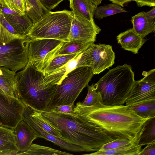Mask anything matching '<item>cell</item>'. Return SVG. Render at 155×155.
Segmentation results:
<instances>
[{
    "label": "cell",
    "mask_w": 155,
    "mask_h": 155,
    "mask_svg": "<svg viewBox=\"0 0 155 155\" xmlns=\"http://www.w3.org/2000/svg\"><path fill=\"white\" fill-rule=\"evenodd\" d=\"M94 42L90 43L82 51L65 64L44 77L47 84L59 85L66 75L71 71L82 66L90 67Z\"/></svg>",
    "instance_id": "obj_8"
},
{
    "label": "cell",
    "mask_w": 155,
    "mask_h": 155,
    "mask_svg": "<svg viewBox=\"0 0 155 155\" xmlns=\"http://www.w3.org/2000/svg\"><path fill=\"white\" fill-rule=\"evenodd\" d=\"M24 0H0V5L15 11L21 15L25 13Z\"/></svg>",
    "instance_id": "obj_32"
},
{
    "label": "cell",
    "mask_w": 155,
    "mask_h": 155,
    "mask_svg": "<svg viewBox=\"0 0 155 155\" xmlns=\"http://www.w3.org/2000/svg\"><path fill=\"white\" fill-rule=\"evenodd\" d=\"M40 112L46 121L59 133L61 138L81 147L85 152L98 151L104 144L115 140L81 114L51 110Z\"/></svg>",
    "instance_id": "obj_2"
},
{
    "label": "cell",
    "mask_w": 155,
    "mask_h": 155,
    "mask_svg": "<svg viewBox=\"0 0 155 155\" xmlns=\"http://www.w3.org/2000/svg\"><path fill=\"white\" fill-rule=\"evenodd\" d=\"M135 81L130 66L125 64L110 70L94 85L102 104L118 106L125 103Z\"/></svg>",
    "instance_id": "obj_4"
},
{
    "label": "cell",
    "mask_w": 155,
    "mask_h": 155,
    "mask_svg": "<svg viewBox=\"0 0 155 155\" xmlns=\"http://www.w3.org/2000/svg\"><path fill=\"white\" fill-rule=\"evenodd\" d=\"M16 74L17 92L22 102L37 111L46 110L58 85L46 84L42 73L30 60L25 67Z\"/></svg>",
    "instance_id": "obj_3"
},
{
    "label": "cell",
    "mask_w": 155,
    "mask_h": 155,
    "mask_svg": "<svg viewBox=\"0 0 155 155\" xmlns=\"http://www.w3.org/2000/svg\"><path fill=\"white\" fill-rule=\"evenodd\" d=\"M42 5L48 11L53 9L64 0H39Z\"/></svg>",
    "instance_id": "obj_34"
},
{
    "label": "cell",
    "mask_w": 155,
    "mask_h": 155,
    "mask_svg": "<svg viewBox=\"0 0 155 155\" xmlns=\"http://www.w3.org/2000/svg\"><path fill=\"white\" fill-rule=\"evenodd\" d=\"M135 1V0H134Z\"/></svg>",
    "instance_id": "obj_44"
},
{
    "label": "cell",
    "mask_w": 155,
    "mask_h": 155,
    "mask_svg": "<svg viewBox=\"0 0 155 155\" xmlns=\"http://www.w3.org/2000/svg\"><path fill=\"white\" fill-rule=\"evenodd\" d=\"M96 6H97L101 3L102 0H90Z\"/></svg>",
    "instance_id": "obj_41"
},
{
    "label": "cell",
    "mask_w": 155,
    "mask_h": 155,
    "mask_svg": "<svg viewBox=\"0 0 155 155\" xmlns=\"http://www.w3.org/2000/svg\"><path fill=\"white\" fill-rule=\"evenodd\" d=\"M78 53L46 56L41 61L34 64L36 68L45 77L65 64L74 58Z\"/></svg>",
    "instance_id": "obj_16"
},
{
    "label": "cell",
    "mask_w": 155,
    "mask_h": 155,
    "mask_svg": "<svg viewBox=\"0 0 155 155\" xmlns=\"http://www.w3.org/2000/svg\"><path fill=\"white\" fill-rule=\"evenodd\" d=\"M28 109L31 119L36 124L48 133L61 138L59 133L43 118L40 112L33 109L29 107Z\"/></svg>",
    "instance_id": "obj_30"
},
{
    "label": "cell",
    "mask_w": 155,
    "mask_h": 155,
    "mask_svg": "<svg viewBox=\"0 0 155 155\" xmlns=\"http://www.w3.org/2000/svg\"><path fill=\"white\" fill-rule=\"evenodd\" d=\"M132 141L127 139L115 140L104 144L98 151H105L114 149L126 145Z\"/></svg>",
    "instance_id": "obj_33"
},
{
    "label": "cell",
    "mask_w": 155,
    "mask_h": 155,
    "mask_svg": "<svg viewBox=\"0 0 155 155\" xmlns=\"http://www.w3.org/2000/svg\"><path fill=\"white\" fill-rule=\"evenodd\" d=\"M4 14L6 20L19 35L23 36H27L31 29L34 23L26 13L22 15L19 13Z\"/></svg>",
    "instance_id": "obj_20"
},
{
    "label": "cell",
    "mask_w": 155,
    "mask_h": 155,
    "mask_svg": "<svg viewBox=\"0 0 155 155\" xmlns=\"http://www.w3.org/2000/svg\"><path fill=\"white\" fill-rule=\"evenodd\" d=\"M115 53L111 46L94 44L90 67L94 74H98L114 63Z\"/></svg>",
    "instance_id": "obj_12"
},
{
    "label": "cell",
    "mask_w": 155,
    "mask_h": 155,
    "mask_svg": "<svg viewBox=\"0 0 155 155\" xmlns=\"http://www.w3.org/2000/svg\"><path fill=\"white\" fill-rule=\"evenodd\" d=\"M139 155H155V142L146 145Z\"/></svg>",
    "instance_id": "obj_36"
},
{
    "label": "cell",
    "mask_w": 155,
    "mask_h": 155,
    "mask_svg": "<svg viewBox=\"0 0 155 155\" xmlns=\"http://www.w3.org/2000/svg\"><path fill=\"white\" fill-rule=\"evenodd\" d=\"M144 14L146 17L150 21H155V8L154 6L150 11L144 12Z\"/></svg>",
    "instance_id": "obj_38"
},
{
    "label": "cell",
    "mask_w": 155,
    "mask_h": 155,
    "mask_svg": "<svg viewBox=\"0 0 155 155\" xmlns=\"http://www.w3.org/2000/svg\"><path fill=\"white\" fill-rule=\"evenodd\" d=\"M138 141L131 142L119 147L105 151L94 152L85 154L89 155H139L142 150V146L138 144Z\"/></svg>",
    "instance_id": "obj_23"
},
{
    "label": "cell",
    "mask_w": 155,
    "mask_h": 155,
    "mask_svg": "<svg viewBox=\"0 0 155 155\" xmlns=\"http://www.w3.org/2000/svg\"><path fill=\"white\" fill-rule=\"evenodd\" d=\"M137 5L140 7L144 6H154L155 0H135Z\"/></svg>",
    "instance_id": "obj_37"
},
{
    "label": "cell",
    "mask_w": 155,
    "mask_h": 155,
    "mask_svg": "<svg viewBox=\"0 0 155 155\" xmlns=\"http://www.w3.org/2000/svg\"><path fill=\"white\" fill-rule=\"evenodd\" d=\"M112 2L113 3L117 4L122 7L124 6V5L126 3L135 0H109Z\"/></svg>",
    "instance_id": "obj_39"
},
{
    "label": "cell",
    "mask_w": 155,
    "mask_h": 155,
    "mask_svg": "<svg viewBox=\"0 0 155 155\" xmlns=\"http://www.w3.org/2000/svg\"><path fill=\"white\" fill-rule=\"evenodd\" d=\"M101 31L94 19L90 21L73 15L68 41L85 44L94 42Z\"/></svg>",
    "instance_id": "obj_11"
},
{
    "label": "cell",
    "mask_w": 155,
    "mask_h": 155,
    "mask_svg": "<svg viewBox=\"0 0 155 155\" xmlns=\"http://www.w3.org/2000/svg\"><path fill=\"white\" fill-rule=\"evenodd\" d=\"M15 137L13 129L0 126V155H17Z\"/></svg>",
    "instance_id": "obj_19"
},
{
    "label": "cell",
    "mask_w": 155,
    "mask_h": 155,
    "mask_svg": "<svg viewBox=\"0 0 155 155\" xmlns=\"http://www.w3.org/2000/svg\"><path fill=\"white\" fill-rule=\"evenodd\" d=\"M153 100H155V69L148 71L142 79L135 81L125 103L129 106Z\"/></svg>",
    "instance_id": "obj_10"
},
{
    "label": "cell",
    "mask_w": 155,
    "mask_h": 155,
    "mask_svg": "<svg viewBox=\"0 0 155 155\" xmlns=\"http://www.w3.org/2000/svg\"><path fill=\"white\" fill-rule=\"evenodd\" d=\"M127 12L119 5L113 3L102 6H96L94 15L96 18L100 20L104 18L115 14Z\"/></svg>",
    "instance_id": "obj_28"
},
{
    "label": "cell",
    "mask_w": 155,
    "mask_h": 155,
    "mask_svg": "<svg viewBox=\"0 0 155 155\" xmlns=\"http://www.w3.org/2000/svg\"><path fill=\"white\" fill-rule=\"evenodd\" d=\"M155 142V117L145 122L140 136L138 144L142 146Z\"/></svg>",
    "instance_id": "obj_27"
},
{
    "label": "cell",
    "mask_w": 155,
    "mask_h": 155,
    "mask_svg": "<svg viewBox=\"0 0 155 155\" xmlns=\"http://www.w3.org/2000/svg\"><path fill=\"white\" fill-rule=\"evenodd\" d=\"M0 68L2 71L0 75V89L8 97L19 98L16 73L5 67H0Z\"/></svg>",
    "instance_id": "obj_18"
},
{
    "label": "cell",
    "mask_w": 155,
    "mask_h": 155,
    "mask_svg": "<svg viewBox=\"0 0 155 155\" xmlns=\"http://www.w3.org/2000/svg\"><path fill=\"white\" fill-rule=\"evenodd\" d=\"M129 107L142 118L149 119L155 117V100L143 101Z\"/></svg>",
    "instance_id": "obj_26"
},
{
    "label": "cell",
    "mask_w": 155,
    "mask_h": 155,
    "mask_svg": "<svg viewBox=\"0 0 155 155\" xmlns=\"http://www.w3.org/2000/svg\"><path fill=\"white\" fill-rule=\"evenodd\" d=\"M89 43L73 41H64L49 52L46 56L78 53L83 51Z\"/></svg>",
    "instance_id": "obj_24"
},
{
    "label": "cell",
    "mask_w": 155,
    "mask_h": 155,
    "mask_svg": "<svg viewBox=\"0 0 155 155\" xmlns=\"http://www.w3.org/2000/svg\"><path fill=\"white\" fill-rule=\"evenodd\" d=\"M94 75L88 66L79 67L69 72L58 85L46 110L62 105L74 106L75 101Z\"/></svg>",
    "instance_id": "obj_6"
},
{
    "label": "cell",
    "mask_w": 155,
    "mask_h": 155,
    "mask_svg": "<svg viewBox=\"0 0 155 155\" xmlns=\"http://www.w3.org/2000/svg\"><path fill=\"white\" fill-rule=\"evenodd\" d=\"M87 94L84 101L80 104L84 106H90L99 102H101V98L100 93L96 90L94 84L87 85Z\"/></svg>",
    "instance_id": "obj_31"
},
{
    "label": "cell",
    "mask_w": 155,
    "mask_h": 155,
    "mask_svg": "<svg viewBox=\"0 0 155 155\" xmlns=\"http://www.w3.org/2000/svg\"><path fill=\"white\" fill-rule=\"evenodd\" d=\"M72 11H49L34 23L26 36L31 39H52L68 41L73 17Z\"/></svg>",
    "instance_id": "obj_5"
},
{
    "label": "cell",
    "mask_w": 155,
    "mask_h": 155,
    "mask_svg": "<svg viewBox=\"0 0 155 155\" xmlns=\"http://www.w3.org/2000/svg\"><path fill=\"white\" fill-rule=\"evenodd\" d=\"M74 15L91 21L93 20L96 6L90 0H69Z\"/></svg>",
    "instance_id": "obj_22"
},
{
    "label": "cell",
    "mask_w": 155,
    "mask_h": 155,
    "mask_svg": "<svg viewBox=\"0 0 155 155\" xmlns=\"http://www.w3.org/2000/svg\"><path fill=\"white\" fill-rule=\"evenodd\" d=\"M29 40L26 36L0 45V67L16 73L24 68L29 61Z\"/></svg>",
    "instance_id": "obj_7"
},
{
    "label": "cell",
    "mask_w": 155,
    "mask_h": 155,
    "mask_svg": "<svg viewBox=\"0 0 155 155\" xmlns=\"http://www.w3.org/2000/svg\"><path fill=\"white\" fill-rule=\"evenodd\" d=\"M64 41L52 39L29 38V60L34 64L40 62L49 52Z\"/></svg>",
    "instance_id": "obj_14"
},
{
    "label": "cell",
    "mask_w": 155,
    "mask_h": 155,
    "mask_svg": "<svg viewBox=\"0 0 155 155\" xmlns=\"http://www.w3.org/2000/svg\"><path fill=\"white\" fill-rule=\"evenodd\" d=\"M15 141L19 154L27 151L33 141L38 137L29 125L24 120L21 121L14 129Z\"/></svg>",
    "instance_id": "obj_15"
},
{
    "label": "cell",
    "mask_w": 155,
    "mask_h": 155,
    "mask_svg": "<svg viewBox=\"0 0 155 155\" xmlns=\"http://www.w3.org/2000/svg\"><path fill=\"white\" fill-rule=\"evenodd\" d=\"M0 7L2 9V11L3 12V13L4 14H17V13H18L15 11L12 10L7 8L4 7L0 5Z\"/></svg>",
    "instance_id": "obj_40"
},
{
    "label": "cell",
    "mask_w": 155,
    "mask_h": 155,
    "mask_svg": "<svg viewBox=\"0 0 155 155\" xmlns=\"http://www.w3.org/2000/svg\"><path fill=\"white\" fill-rule=\"evenodd\" d=\"M25 106L19 98L0 93V126L14 130L22 120Z\"/></svg>",
    "instance_id": "obj_9"
},
{
    "label": "cell",
    "mask_w": 155,
    "mask_h": 155,
    "mask_svg": "<svg viewBox=\"0 0 155 155\" xmlns=\"http://www.w3.org/2000/svg\"><path fill=\"white\" fill-rule=\"evenodd\" d=\"M144 38L130 28L120 33L117 36V40L122 48L137 54L147 40Z\"/></svg>",
    "instance_id": "obj_17"
},
{
    "label": "cell",
    "mask_w": 155,
    "mask_h": 155,
    "mask_svg": "<svg viewBox=\"0 0 155 155\" xmlns=\"http://www.w3.org/2000/svg\"><path fill=\"white\" fill-rule=\"evenodd\" d=\"M25 13L34 23L42 19L49 11L41 3L39 0H24Z\"/></svg>",
    "instance_id": "obj_25"
},
{
    "label": "cell",
    "mask_w": 155,
    "mask_h": 155,
    "mask_svg": "<svg viewBox=\"0 0 155 155\" xmlns=\"http://www.w3.org/2000/svg\"><path fill=\"white\" fill-rule=\"evenodd\" d=\"M70 155L72 154L52 148L35 144H32L30 148L26 151L18 155Z\"/></svg>",
    "instance_id": "obj_29"
},
{
    "label": "cell",
    "mask_w": 155,
    "mask_h": 155,
    "mask_svg": "<svg viewBox=\"0 0 155 155\" xmlns=\"http://www.w3.org/2000/svg\"><path fill=\"white\" fill-rule=\"evenodd\" d=\"M132 29L137 34L144 37L155 31V21L149 20L146 16L144 12H142L131 17Z\"/></svg>",
    "instance_id": "obj_21"
},
{
    "label": "cell",
    "mask_w": 155,
    "mask_h": 155,
    "mask_svg": "<svg viewBox=\"0 0 155 155\" xmlns=\"http://www.w3.org/2000/svg\"><path fill=\"white\" fill-rule=\"evenodd\" d=\"M2 74V70L0 68V75H1Z\"/></svg>",
    "instance_id": "obj_43"
},
{
    "label": "cell",
    "mask_w": 155,
    "mask_h": 155,
    "mask_svg": "<svg viewBox=\"0 0 155 155\" xmlns=\"http://www.w3.org/2000/svg\"><path fill=\"white\" fill-rule=\"evenodd\" d=\"M0 93H2L3 94H4V92H3V91L1 89H0Z\"/></svg>",
    "instance_id": "obj_42"
},
{
    "label": "cell",
    "mask_w": 155,
    "mask_h": 155,
    "mask_svg": "<svg viewBox=\"0 0 155 155\" xmlns=\"http://www.w3.org/2000/svg\"><path fill=\"white\" fill-rule=\"evenodd\" d=\"M22 120L29 125L38 138H44L58 146L61 148L69 151L77 152L85 151L81 147L70 143L61 138L48 133L40 127L32 120L30 115L28 107L25 105L23 111Z\"/></svg>",
    "instance_id": "obj_13"
},
{
    "label": "cell",
    "mask_w": 155,
    "mask_h": 155,
    "mask_svg": "<svg viewBox=\"0 0 155 155\" xmlns=\"http://www.w3.org/2000/svg\"><path fill=\"white\" fill-rule=\"evenodd\" d=\"M73 110L86 117L95 127L114 140L138 141L144 124L148 119L140 117L128 106H110L101 102L84 106L79 102Z\"/></svg>",
    "instance_id": "obj_1"
},
{
    "label": "cell",
    "mask_w": 155,
    "mask_h": 155,
    "mask_svg": "<svg viewBox=\"0 0 155 155\" xmlns=\"http://www.w3.org/2000/svg\"><path fill=\"white\" fill-rule=\"evenodd\" d=\"M73 106L70 105H62L56 107L49 110L63 113L74 114Z\"/></svg>",
    "instance_id": "obj_35"
}]
</instances>
